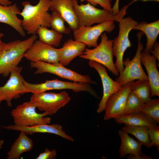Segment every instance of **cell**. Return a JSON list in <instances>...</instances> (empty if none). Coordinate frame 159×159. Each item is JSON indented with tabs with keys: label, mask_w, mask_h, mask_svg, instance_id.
<instances>
[{
	"label": "cell",
	"mask_w": 159,
	"mask_h": 159,
	"mask_svg": "<svg viewBox=\"0 0 159 159\" xmlns=\"http://www.w3.org/2000/svg\"><path fill=\"white\" fill-rule=\"evenodd\" d=\"M41 42L54 47L59 46L63 37L62 34L45 26H41L36 31Z\"/></svg>",
	"instance_id": "25"
},
{
	"label": "cell",
	"mask_w": 159,
	"mask_h": 159,
	"mask_svg": "<svg viewBox=\"0 0 159 159\" xmlns=\"http://www.w3.org/2000/svg\"><path fill=\"white\" fill-rule=\"evenodd\" d=\"M144 102L131 90L129 93L123 115L140 112V110Z\"/></svg>",
	"instance_id": "30"
},
{
	"label": "cell",
	"mask_w": 159,
	"mask_h": 159,
	"mask_svg": "<svg viewBox=\"0 0 159 159\" xmlns=\"http://www.w3.org/2000/svg\"><path fill=\"white\" fill-rule=\"evenodd\" d=\"M1 127L9 130L23 132L26 135H32L37 133H49L57 135L68 140L74 141V138L63 130L62 126L57 124H42L30 126H19L12 125Z\"/></svg>",
	"instance_id": "16"
},
{
	"label": "cell",
	"mask_w": 159,
	"mask_h": 159,
	"mask_svg": "<svg viewBox=\"0 0 159 159\" xmlns=\"http://www.w3.org/2000/svg\"><path fill=\"white\" fill-rule=\"evenodd\" d=\"M30 65L32 68L36 69L34 72L35 74L48 73L73 82L97 84L96 82L92 80L88 75L79 74L65 67L59 63L52 64L42 62L31 61Z\"/></svg>",
	"instance_id": "10"
},
{
	"label": "cell",
	"mask_w": 159,
	"mask_h": 159,
	"mask_svg": "<svg viewBox=\"0 0 159 159\" xmlns=\"http://www.w3.org/2000/svg\"><path fill=\"white\" fill-rule=\"evenodd\" d=\"M65 21L62 17L55 11H52L50 14V25L52 29L62 34H69L70 29L65 25Z\"/></svg>",
	"instance_id": "29"
},
{
	"label": "cell",
	"mask_w": 159,
	"mask_h": 159,
	"mask_svg": "<svg viewBox=\"0 0 159 159\" xmlns=\"http://www.w3.org/2000/svg\"><path fill=\"white\" fill-rule=\"evenodd\" d=\"M5 141L3 139L0 140V149L2 148V146L4 145Z\"/></svg>",
	"instance_id": "37"
},
{
	"label": "cell",
	"mask_w": 159,
	"mask_h": 159,
	"mask_svg": "<svg viewBox=\"0 0 159 159\" xmlns=\"http://www.w3.org/2000/svg\"><path fill=\"white\" fill-rule=\"evenodd\" d=\"M143 34L141 31L137 34L138 44L136 54L132 59L130 60L127 58L123 61L125 67L115 79V81L122 86L135 80H148V76L143 68L140 60L141 53L143 48L140 40Z\"/></svg>",
	"instance_id": "7"
},
{
	"label": "cell",
	"mask_w": 159,
	"mask_h": 159,
	"mask_svg": "<svg viewBox=\"0 0 159 159\" xmlns=\"http://www.w3.org/2000/svg\"><path fill=\"white\" fill-rule=\"evenodd\" d=\"M11 2L9 0H0V4L3 5H11Z\"/></svg>",
	"instance_id": "35"
},
{
	"label": "cell",
	"mask_w": 159,
	"mask_h": 159,
	"mask_svg": "<svg viewBox=\"0 0 159 159\" xmlns=\"http://www.w3.org/2000/svg\"><path fill=\"white\" fill-rule=\"evenodd\" d=\"M117 1H119V0H116Z\"/></svg>",
	"instance_id": "39"
},
{
	"label": "cell",
	"mask_w": 159,
	"mask_h": 159,
	"mask_svg": "<svg viewBox=\"0 0 159 159\" xmlns=\"http://www.w3.org/2000/svg\"><path fill=\"white\" fill-rule=\"evenodd\" d=\"M150 52L145 50L141 53L140 60L145 67L148 73L151 93L150 96H159V72L157 68V59Z\"/></svg>",
	"instance_id": "18"
},
{
	"label": "cell",
	"mask_w": 159,
	"mask_h": 159,
	"mask_svg": "<svg viewBox=\"0 0 159 159\" xmlns=\"http://www.w3.org/2000/svg\"><path fill=\"white\" fill-rule=\"evenodd\" d=\"M24 57L31 61L42 62L52 64L59 62L58 49L36 40L26 52Z\"/></svg>",
	"instance_id": "15"
},
{
	"label": "cell",
	"mask_w": 159,
	"mask_h": 159,
	"mask_svg": "<svg viewBox=\"0 0 159 159\" xmlns=\"http://www.w3.org/2000/svg\"><path fill=\"white\" fill-rule=\"evenodd\" d=\"M140 111L153 120L156 123H159V99H151L144 103Z\"/></svg>",
	"instance_id": "28"
},
{
	"label": "cell",
	"mask_w": 159,
	"mask_h": 159,
	"mask_svg": "<svg viewBox=\"0 0 159 159\" xmlns=\"http://www.w3.org/2000/svg\"><path fill=\"white\" fill-rule=\"evenodd\" d=\"M148 132L152 146L159 149V127L157 125L148 127Z\"/></svg>",
	"instance_id": "31"
},
{
	"label": "cell",
	"mask_w": 159,
	"mask_h": 159,
	"mask_svg": "<svg viewBox=\"0 0 159 159\" xmlns=\"http://www.w3.org/2000/svg\"><path fill=\"white\" fill-rule=\"evenodd\" d=\"M114 21H108L93 26H82L73 31L74 40L85 44L89 47L98 45L99 37L104 32L111 33L115 29Z\"/></svg>",
	"instance_id": "12"
},
{
	"label": "cell",
	"mask_w": 159,
	"mask_h": 159,
	"mask_svg": "<svg viewBox=\"0 0 159 159\" xmlns=\"http://www.w3.org/2000/svg\"><path fill=\"white\" fill-rule=\"evenodd\" d=\"M101 42L94 48H86L79 57L94 61L104 66L114 75L119 76V73L116 69L113 61L112 47L113 40L108 39L106 33L100 36Z\"/></svg>",
	"instance_id": "4"
},
{
	"label": "cell",
	"mask_w": 159,
	"mask_h": 159,
	"mask_svg": "<svg viewBox=\"0 0 159 159\" xmlns=\"http://www.w3.org/2000/svg\"><path fill=\"white\" fill-rule=\"evenodd\" d=\"M134 81L122 86L117 92L111 96L106 103L104 119L108 120L123 114L128 95L131 90Z\"/></svg>",
	"instance_id": "13"
},
{
	"label": "cell",
	"mask_w": 159,
	"mask_h": 159,
	"mask_svg": "<svg viewBox=\"0 0 159 159\" xmlns=\"http://www.w3.org/2000/svg\"><path fill=\"white\" fill-rule=\"evenodd\" d=\"M37 38L32 35L24 40H17L5 44L0 49V75L7 77L18 66L26 52Z\"/></svg>",
	"instance_id": "2"
},
{
	"label": "cell",
	"mask_w": 159,
	"mask_h": 159,
	"mask_svg": "<svg viewBox=\"0 0 159 159\" xmlns=\"http://www.w3.org/2000/svg\"><path fill=\"white\" fill-rule=\"evenodd\" d=\"M57 151L55 149L50 150L48 148L45 149L44 151L39 154L36 159H55L57 156Z\"/></svg>",
	"instance_id": "33"
},
{
	"label": "cell",
	"mask_w": 159,
	"mask_h": 159,
	"mask_svg": "<svg viewBox=\"0 0 159 159\" xmlns=\"http://www.w3.org/2000/svg\"><path fill=\"white\" fill-rule=\"evenodd\" d=\"M86 46L84 43L75 40L68 39L62 47L58 49L59 63L65 67L68 65L76 57L82 54Z\"/></svg>",
	"instance_id": "21"
},
{
	"label": "cell",
	"mask_w": 159,
	"mask_h": 159,
	"mask_svg": "<svg viewBox=\"0 0 159 159\" xmlns=\"http://www.w3.org/2000/svg\"><path fill=\"white\" fill-rule=\"evenodd\" d=\"M149 127L142 126H132L125 125L122 130L128 133L135 136L148 148L152 147L148 132Z\"/></svg>",
	"instance_id": "26"
},
{
	"label": "cell",
	"mask_w": 159,
	"mask_h": 159,
	"mask_svg": "<svg viewBox=\"0 0 159 159\" xmlns=\"http://www.w3.org/2000/svg\"><path fill=\"white\" fill-rule=\"evenodd\" d=\"M138 0H141L143 1H159V0H133V1L131 2V3L132 4L134 2L136 1H138Z\"/></svg>",
	"instance_id": "38"
},
{
	"label": "cell",
	"mask_w": 159,
	"mask_h": 159,
	"mask_svg": "<svg viewBox=\"0 0 159 159\" xmlns=\"http://www.w3.org/2000/svg\"><path fill=\"white\" fill-rule=\"evenodd\" d=\"M118 36L113 40L112 50L113 56L116 58L114 64L119 73L124 69L123 57L128 48L132 46L129 35L138 22L130 16L123 18L119 22Z\"/></svg>",
	"instance_id": "6"
},
{
	"label": "cell",
	"mask_w": 159,
	"mask_h": 159,
	"mask_svg": "<svg viewBox=\"0 0 159 159\" xmlns=\"http://www.w3.org/2000/svg\"><path fill=\"white\" fill-rule=\"evenodd\" d=\"M20 132L7 153V159H19L22 154L30 151L34 147L32 140L23 132Z\"/></svg>",
	"instance_id": "22"
},
{
	"label": "cell",
	"mask_w": 159,
	"mask_h": 159,
	"mask_svg": "<svg viewBox=\"0 0 159 159\" xmlns=\"http://www.w3.org/2000/svg\"><path fill=\"white\" fill-rule=\"evenodd\" d=\"M24 8L19 14L23 17L22 26L28 34H36L37 29L40 26L50 27V14L48 11L51 6L50 0H39L35 5L29 1L22 3Z\"/></svg>",
	"instance_id": "1"
},
{
	"label": "cell",
	"mask_w": 159,
	"mask_h": 159,
	"mask_svg": "<svg viewBox=\"0 0 159 159\" xmlns=\"http://www.w3.org/2000/svg\"><path fill=\"white\" fill-rule=\"evenodd\" d=\"M22 68V67H17L13 69L6 83L0 86V104L5 101L7 106L11 107L13 99H17L21 95L28 93L24 84V79L21 74Z\"/></svg>",
	"instance_id": "11"
},
{
	"label": "cell",
	"mask_w": 159,
	"mask_h": 159,
	"mask_svg": "<svg viewBox=\"0 0 159 159\" xmlns=\"http://www.w3.org/2000/svg\"><path fill=\"white\" fill-rule=\"evenodd\" d=\"M121 143L119 150L120 158L126 155L129 159H151L152 157L143 154L141 151L143 145L138 140L130 137L128 133L122 130L118 131Z\"/></svg>",
	"instance_id": "17"
},
{
	"label": "cell",
	"mask_w": 159,
	"mask_h": 159,
	"mask_svg": "<svg viewBox=\"0 0 159 159\" xmlns=\"http://www.w3.org/2000/svg\"><path fill=\"white\" fill-rule=\"evenodd\" d=\"M131 91L144 103L150 100L151 89L148 80H138L133 82Z\"/></svg>",
	"instance_id": "27"
},
{
	"label": "cell",
	"mask_w": 159,
	"mask_h": 159,
	"mask_svg": "<svg viewBox=\"0 0 159 159\" xmlns=\"http://www.w3.org/2000/svg\"><path fill=\"white\" fill-rule=\"evenodd\" d=\"M159 61V44L156 41L155 43L153 49L150 52Z\"/></svg>",
	"instance_id": "34"
},
{
	"label": "cell",
	"mask_w": 159,
	"mask_h": 159,
	"mask_svg": "<svg viewBox=\"0 0 159 159\" xmlns=\"http://www.w3.org/2000/svg\"><path fill=\"white\" fill-rule=\"evenodd\" d=\"M71 100L69 94L65 91L58 93L45 92L33 94L29 101L34 104L38 110L49 115L56 114Z\"/></svg>",
	"instance_id": "8"
},
{
	"label": "cell",
	"mask_w": 159,
	"mask_h": 159,
	"mask_svg": "<svg viewBox=\"0 0 159 159\" xmlns=\"http://www.w3.org/2000/svg\"><path fill=\"white\" fill-rule=\"evenodd\" d=\"M74 8L77 16L79 26L89 27L95 23L100 24L112 20L119 22L127 13L126 11L129 4L124 6L116 14L104 9L95 7L90 3L79 5L77 0H73Z\"/></svg>",
	"instance_id": "3"
},
{
	"label": "cell",
	"mask_w": 159,
	"mask_h": 159,
	"mask_svg": "<svg viewBox=\"0 0 159 159\" xmlns=\"http://www.w3.org/2000/svg\"><path fill=\"white\" fill-rule=\"evenodd\" d=\"M133 29L140 30L145 34L147 42L144 50L150 52L159 34V20L150 23L145 21L138 22Z\"/></svg>",
	"instance_id": "23"
},
{
	"label": "cell",
	"mask_w": 159,
	"mask_h": 159,
	"mask_svg": "<svg viewBox=\"0 0 159 159\" xmlns=\"http://www.w3.org/2000/svg\"><path fill=\"white\" fill-rule=\"evenodd\" d=\"M20 12L15 3L6 6L0 4V22L9 25L21 36L24 37L26 33L22 26V20L17 16Z\"/></svg>",
	"instance_id": "20"
},
{
	"label": "cell",
	"mask_w": 159,
	"mask_h": 159,
	"mask_svg": "<svg viewBox=\"0 0 159 159\" xmlns=\"http://www.w3.org/2000/svg\"><path fill=\"white\" fill-rule=\"evenodd\" d=\"M23 83L28 93L35 94L54 90H70L75 92H86L94 97L99 98L96 91L88 83L63 81L57 79L46 80L39 84L29 83L24 80Z\"/></svg>",
	"instance_id": "5"
},
{
	"label": "cell",
	"mask_w": 159,
	"mask_h": 159,
	"mask_svg": "<svg viewBox=\"0 0 159 159\" xmlns=\"http://www.w3.org/2000/svg\"><path fill=\"white\" fill-rule=\"evenodd\" d=\"M36 105L26 102L17 106L11 112L14 124L19 126H30L42 124H50L51 118L47 113L37 112Z\"/></svg>",
	"instance_id": "9"
},
{
	"label": "cell",
	"mask_w": 159,
	"mask_h": 159,
	"mask_svg": "<svg viewBox=\"0 0 159 159\" xmlns=\"http://www.w3.org/2000/svg\"><path fill=\"white\" fill-rule=\"evenodd\" d=\"M114 119L118 123L127 125L145 126L149 127L157 125L151 119L141 112L122 115Z\"/></svg>",
	"instance_id": "24"
},
{
	"label": "cell",
	"mask_w": 159,
	"mask_h": 159,
	"mask_svg": "<svg viewBox=\"0 0 159 159\" xmlns=\"http://www.w3.org/2000/svg\"><path fill=\"white\" fill-rule=\"evenodd\" d=\"M73 0H50L49 10L59 13L73 31L79 27L78 20L74 11Z\"/></svg>",
	"instance_id": "19"
},
{
	"label": "cell",
	"mask_w": 159,
	"mask_h": 159,
	"mask_svg": "<svg viewBox=\"0 0 159 159\" xmlns=\"http://www.w3.org/2000/svg\"><path fill=\"white\" fill-rule=\"evenodd\" d=\"M4 36V34L0 32V49L4 45L5 43L1 40V38Z\"/></svg>",
	"instance_id": "36"
},
{
	"label": "cell",
	"mask_w": 159,
	"mask_h": 159,
	"mask_svg": "<svg viewBox=\"0 0 159 159\" xmlns=\"http://www.w3.org/2000/svg\"><path fill=\"white\" fill-rule=\"evenodd\" d=\"M88 64L98 73L101 79L103 89L102 98L100 102L97 112L100 114L104 111L107 100L112 94L118 91L122 86L117 81L112 79L107 72L106 67L96 62L89 60Z\"/></svg>",
	"instance_id": "14"
},
{
	"label": "cell",
	"mask_w": 159,
	"mask_h": 159,
	"mask_svg": "<svg viewBox=\"0 0 159 159\" xmlns=\"http://www.w3.org/2000/svg\"></svg>",
	"instance_id": "40"
},
{
	"label": "cell",
	"mask_w": 159,
	"mask_h": 159,
	"mask_svg": "<svg viewBox=\"0 0 159 159\" xmlns=\"http://www.w3.org/2000/svg\"><path fill=\"white\" fill-rule=\"evenodd\" d=\"M80 1L81 2L87 1L95 6H97L98 4H99L104 9L113 13L111 4V0H80Z\"/></svg>",
	"instance_id": "32"
}]
</instances>
